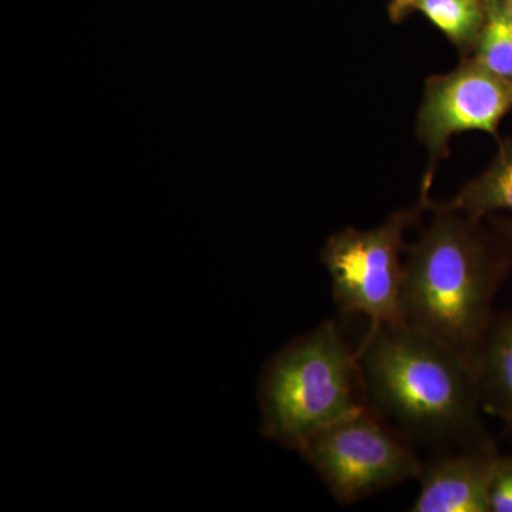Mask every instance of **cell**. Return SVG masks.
Listing matches in <instances>:
<instances>
[{
  "label": "cell",
  "instance_id": "2",
  "mask_svg": "<svg viewBox=\"0 0 512 512\" xmlns=\"http://www.w3.org/2000/svg\"><path fill=\"white\" fill-rule=\"evenodd\" d=\"M511 261L480 220L439 205L404 262V325L439 340L474 367Z\"/></svg>",
  "mask_w": 512,
  "mask_h": 512
},
{
  "label": "cell",
  "instance_id": "13",
  "mask_svg": "<svg viewBox=\"0 0 512 512\" xmlns=\"http://www.w3.org/2000/svg\"><path fill=\"white\" fill-rule=\"evenodd\" d=\"M494 224L495 228H497L498 235H500L501 242H503L508 255H510L512 259V217L495 221Z\"/></svg>",
  "mask_w": 512,
  "mask_h": 512
},
{
  "label": "cell",
  "instance_id": "12",
  "mask_svg": "<svg viewBox=\"0 0 512 512\" xmlns=\"http://www.w3.org/2000/svg\"><path fill=\"white\" fill-rule=\"evenodd\" d=\"M488 512H512V456H498L488 488Z\"/></svg>",
  "mask_w": 512,
  "mask_h": 512
},
{
  "label": "cell",
  "instance_id": "7",
  "mask_svg": "<svg viewBox=\"0 0 512 512\" xmlns=\"http://www.w3.org/2000/svg\"><path fill=\"white\" fill-rule=\"evenodd\" d=\"M497 447L439 451L423 463L412 512H488V488Z\"/></svg>",
  "mask_w": 512,
  "mask_h": 512
},
{
  "label": "cell",
  "instance_id": "11",
  "mask_svg": "<svg viewBox=\"0 0 512 512\" xmlns=\"http://www.w3.org/2000/svg\"><path fill=\"white\" fill-rule=\"evenodd\" d=\"M485 19L474 59L497 76L512 82V19L504 0H483Z\"/></svg>",
  "mask_w": 512,
  "mask_h": 512
},
{
  "label": "cell",
  "instance_id": "1",
  "mask_svg": "<svg viewBox=\"0 0 512 512\" xmlns=\"http://www.w3.org/2000/svg\"><path fill=\"white\" fill-rule=\"evenodd\" d=\"M366 402L413 444L493 446L476 370L439 340L400 323L370 328L356 350Z\"/></svg>",
  "mask_w": 512,
  "mask_h": 512
},
{
  "label": "cell",
  "instance_id": "4",
  "mask_svg": "<svg viewBox=\"0 0 512 512\" xmlns=\"http://www.w3.org/2000/svg\"><path fill=\"white\" fill-rule=\"evenodd\" d=\"M340 504L419 477L413 443L369 406L330 424L299 450Z\"/></svg>",
  "mask_w": 512,
  "mask_h": 512
},
{
  "label": "cell",
  "instance_id": "15",
  "mask_svg": "<svg viewBox=\"0 0 512 512\" xmlns=\"http://www.w3.org/2000/svg\"><path fill=\"white\" fill-rule=\"evenodd\" d=\"M505 10H507L508 16L512 19V0H504Z\"/></svg>",
  "mask_w": 512,
  "mask_h": 512
},
{
  "label": "cell",
  "instance_id": "9",
  "mask_svg": "<svg viewBox=\"0 0 512 512\" xmlns=\"http://www.w3.org/2000/svg\"><path fill=\"white\" fill-rule=\"evenodd\" d=\"M443 207L476 220H483L497 211L512 212V141L501 143L488 170Z\"/></svg>",
  "mask_w": 512,
  "mask_h": 512
},
{
  "label": "cell",
  "instance_id": "5",
  "mask_svg": "<svg viewBox=\"0 0 512 512\" xmlns=\"http://www.w3.org/2000/svg\"><path fill=\"white\" fill-rule=\"evenodd\" d=\"M420 208L394 212L372 229L346 228L326 241L320 261L342 315H362L370 328L403 323L404 232Z\"/></svg>",
  "mask_w": 512,
  "mask_h": 512
},
{
  "label": "cell",
  "instance_id": "3",
  "mask_svg": "<svg viewBox=\"0 0 512 512\" xmlns=\"http://www.w3.org/2000/svg\"><path fill=\"white\" fill-rule=\"evenodd\" d=\"M261 434L292 451L367 407L357 352L333 320L292 340L259 376Z\"/></svg>",
  "mask_w": 512,
  "mask_h": 512
},
{
  "label": "cell",
  "instance_id": "14",
  "mask_svg": "<svg viewBox=\"0 0 512 512\" xmlns=\"http://www.w3.org/2000/svg\"><path fill=\"white\" fill-rule=\"evenodd\" d=\"M414 3H416V0H392L389 12L394 22H399L407 13L412 12Z\"/></svg>",
  "mask_w": 512,
  "mask_h": 512
},
{
  "label": "cell",
  "instance_id": "6",
  "mask_svg": "<svg viewBox=\"0 0 512 512\" xmlns=\"http://www.w3.org/2000/svg\"><path fill=\"white\" fill-rule=\"evenodd\" d=\"M511 109L512 82L485 69L476 59L430 79L417 119V134L430 151L423 197H427L434 168L447 156L448 140L464 131L495 136L500 121Z\"/></svg>",
  "mask_w": 512,
  "mask_h": 512
},
{
  "label": "cell",
  "instance_id": "10",
  "mask_svg": "<svg viewBox=\"0 0 512 512\" xmlns=\"http://www.w3.org/2000/svg\"><path fill=\"white\" fill-rule=\"evenodd\" d=\"M414 9L420 10L458 49H476L485 19L483 0H416Z\"/></svg>",
  "mask_w": 512,
  "mask_h": 512
},
{
  "label": "cell",
  "instance_id": "8",
  "mask_svg": "<svg viewBox=\"0 0 512 512\" xmlns=\"http://www.w3.org/2000/svg\"><path fill=\"white\" fill-rule=\"evenodd\" d=\"M481 406L512 433V311L494 315L474 357Z\"/></svg>",
  "mask_w": 512,
  "mask_h": 512
}]
</instances>
